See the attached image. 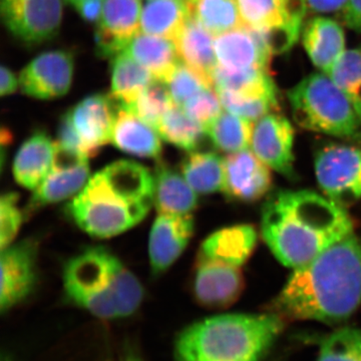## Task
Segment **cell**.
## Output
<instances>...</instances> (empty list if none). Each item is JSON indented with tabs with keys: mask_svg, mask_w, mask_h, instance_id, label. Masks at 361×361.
Instances as JSON below:
<instances>
[{
	"mask_svg": "<svg viewBox=\"0 0 361 361\" xmlns=\"http://www.w3.org/2000/svg\"><path fill=\"white\" fill-rule=\"evenodd\" d=\"M275 313H229L185 327L174 346L175 361H261L285 329Z\"/></svg>",
	"mask_w": 361,
	"mask_h": 361,
	"instance_id": "4",
	"label": "cell"
},
{
	"mask_svg": "<svg viewBox=\"0 0 361 361\" xmlns=\"http://www.w3.org/2000/svg\"><path fill=\"white\" fill-rule=\"evenodd\" d=\"M225 111L255 123L278 110L276 97L245 96L229 90H216Z\"/></svg>",
	"mask_w": 361,
	"mask_h": 361,
	"instance_id": "37",
	"label": "cell"
},
{
	"mask_svg": "<svg viewBox=\"0 0 361 361\" xmlns=\"http://www.w3.org/2000/svg\"><path fill=\"white\" fill-rule=\"evenodd\" d=\"M192 18L213 35L243 26L237 0H188Z\"/></svg>",
	"mask_w": 361,
	"mask_h": 361,
	"instance_id": "32",
	"label": "cell"
},
{
	"mask_svg": "<svg viewBox=\"0 0 361 361\" xmlns=\"http://www.w3.org/2000/svg\"><path fill=\"white\" fill-rule=\"evenodd\" d=\"M327 75L348 97L361 118V49L344 51Z\"/></svg>",
	"mask_w": 361,
	"mask_h": 361,
	"instance_id": "34",
	"label": "cell"
},
{
	"mask_svg": "<svg viewBox=\"0 0 361 361\" xmlns=\"http://www.w3.org/2000/svg\"><path fill=\"white\" fill-rule=\"evenodd\" d=\"M104 0H85L75 9L87 23H99L103 13Z\"/></svg>",
	"mask_w": 361,
	"mask_h": 361,
	"instance_id": "44",
	"label": "cell"
},
{
	"mask_svg": "<svg viewBox=\"0 0 361 361\" xmlns=\"http://www.w3.org/2000/svg\"><path fill=\"white\" fill-rule=\"evenodd\" d=\"M63 281L66 299L99 319L129 317L144 300L140 280L104 246L89 247L68 259Z\"/></svg>",
	"mask_w": 361,
	"mask_h": 361,
	"instance_id": "5",
	"label": "cell"
},
{
	"mask_svg": "<svg viewBox=\"0 0 361 361\" xmlns=\"http://www.w3.org/2000/svg\"><path fill=\"white\" fill-rule=\"evenodd\" d=\"M195 222L192 214L157 216L149 239V264L154 275L166 272L187 248L193 237Z\"/></svg>",
	"mask_w": 361,
	"mask_h": 361,
	"instance_id": "17",
	"label": "cell"
},
{
	"mask_svg": "<svg viewBox=\"0 0 361 361\" xmlns=\"http://www.w3.org/2000/svg\"><path fill=\"white\" fill-rule=\"evenodd\" d=\"M180 173L198 194H213L224 189V159L214 152H188L180 163Z\"/></svg>",
	"mask_w": 361,
	"mask_h": 361,
	"instance_id": "29",
	"label": "cell"
},
{
	"mask_svg": "<svg viewBox=\"0 0 361 361\" xmlns=\"http://www.w3.org/2000/svg\"><path fill=\"white\" fill-rule=\"evenodd\" d=\"M73 56L68 51H47L32 59L21 71L23 94L39 99L65 96L73 82Z\"/></svg>",
	"mask_w": 361,
	"mask_h": 361,
	"instance_id": "13",
	"label": "cell"
},
{
	"mask_svg": "<svg viewBox=\"0 0 361 361\" xmlns=\"http://www.w3.org/2000/svg\"><path fill=\"white\" fill-rule=\"evenodd\" d=\"M215 51L218 66L233 71L268 70L273 56L258 33L244 25L215 37Z\"/></svg>",
	"mask_w": 361,
	"mask_h": 361,
	"instance_id": "19",
	"label": "cell"
},
{
	"mask_svg": "<svg viewBox=\"0 0 361 361\" xmlns=\"http://www.w3.org/2000/svg\"><path fill=\"white\" fill-rule=\"evenodd\" d=\"M154 204V175L137 161H114L90 178L66 207L71 219L96 238H110L141 223Z\"/></svg>",
	"mask_w": 361,
	"mask_h": 361,
	"instance_id": "3",
	"label": "cell"
},
{
	"mask_svg": "<svg viewBox=\"0 0 361 361\" xmlns=\"http://www.w3.org/2000/svg\"><path fill=\"white\" fill-rule=\"evenodd\" d=\"M257 239V231L252 225L230 226L209 235L198 253L242 267L255 250Z\"/></svg>",
	"mask_w": 361,
	"mask_h": 361,
	"instance_id": "23",
	"label": "cell"
},
{
	"mask_svg": "<svg viewBox=\"0 0 361 361\" xmlns=\"http://www.w3.org/2000/svg\"><path fill=\"white\" fill-rule=\"evenodd\" d=\"M190 118L208 127L224 111L217 92L213 87L202 90L182 106Z\"/></svg>",
	"mask_w": 361,
	"mask_h": 361,
	"instance_id": "40",
	"label": "cell"
},
{
	"mask_svg": "<svg viewBox=\"0 0 361 361\" xmlns=\"http://www.w3.org/2000/svg\"><path fill=\"white\" fill-rule=\"evenodd\" d=\"M116 113L113 97L104 94L85 97L68 111L87 158L111 142Z\"/></svg>",
	"mask_w": 361,
	"mask_h": 361,
	"instance_id": "16",
	"label": "cell"
},
{
	"mask_svg": "<svg viewBox=\"0 0 361 361\" xmlns=\"http://www.w3.org/2000/svg\"><path fill=\"white\" fill-rule=\"evenodd\" d=\"M56 142L42 130L30 135L14 159L13 172L21 187L35 190L49 174L54 161Z\"/></svg>",
	"mask_w": 361,
	"mask_h": 361,
	"instance_id": "22",
	"label": "cell"
},
{
	"mask_svg": "<svg viewBox=\"0 0 361 361\" xmlns=\"http://www.w3.org/2000/svg\"><path fill=\"white\" fill-rule=\"evenodd\" d=\"M63 11V0H0L7 30L25 44H40L56 37Z\"/></svg>",
	"mask_w": 361,
	"mask_h": 361,
	"instance_id": "10",
	"label": "cell"
},
{
	"mask_svg": "<svg viewBox=\"0 0 361 361\" xmlns=\"http://www.w3.org/2000/svg\"><path fill=\"white\" fill-rule=\"evenodd\" d=\"M253 128L251 121L224 110L206 130L216 148L233 154L250 149Z\"/></svg>",
	"mask_w": 361,
	"mask_h": 361,
	"instance_id": "31",
	"label": "cell"
},
{
	"mask_svg": "<svg viewBox=\"0 0 361 361\" xmlns=\"http://www.w3.org/2000/svg\"><path fill=\"white\" fill-rule=\"evenodd\" d=\"M148 70L157 82L167 84L180 63L173 40L139 32L123 51Z\"/></svg>",
	"mask_w": 361,
	"mask_h": 361,
	"instance_id": "26",
	"label": "cell"
},
{
	"mask_svg": "<svg viewBox=\"0 0 361 361\" xmlns=\"http://www.w3.org/2000/svg\"><path fill=\"white\" fill-rule=\"evenodd\" d=\"M1 251L0 310L6 313L23 302L35 290L39 243L35 240L26 239Z\"/></svg>",
	"mask_w": 361,
	"mask_h": 361,
	"instance_id": "12",
	"label": "cell"
},
{
	"mask_svg": "<svg viewBox=\"0 0 361 361\" xmlns=\"http://www.w3.org/2000/svg\"><path fill=\"white\" fill-rule=\"evenodd\" d=\"M0 94L2 97L13 94L20 87V78L16 77L13 71L6 66H1L0 70Z\"/></svg>",
	"mask_w": 361,
	"mask_h": 361,
	"instance_id": "45",
	"label": "cell"
},
{
	"mask_svg": "<svg viewBox=\"0 0 361 361\" xmlns=\"http://www.w3.org/2000/svg\"><path fill=\"white\" fill-rule=\"evenodd\" d=\"M141 0H104L103 13L97 23V54L111 58L127 49L141 32Z\"/></svg>",
	"mask_w": 361,
	"mask_h": 361,
	"instance_id": "15",
	"label": "cell"
},
{
	"mask_svg": "<svg viewBox=\"0 0 361 361\" xmlns=\"http://www.w3.org/2000/svg\"><path fill=\"white\" fill-rule=\"evenodd\" d=\"M316 179L323 193L342 207L361 199V148L331 145L317 152Z\"/></svg>",
	"mask_w": 361,
	"mask_h": 361,
	"instance_id": "7",
	"label": "cell"
},
{
	"mask_svg": "<svg viewBox=\"0 0 361 361\" xmlns=\"http://www.w3.org/2000/svg\"><path fill=\"white\" fill-rule=\"evenodd\" d=\"M56 142L66 149L77 151L78 153H82V155H85L82 142H80V137H78L77 132H75V128H73L68 111L63 116L61 122H59L58 141Z\"/></svg>",
	"mask_w": 361,
	"mask_h": 361,
	"instance_id": "41",
	"label": "cell"
},
{
	"mask_svg": "<svg viewBox=\"0 0 361 361\" xmlns=\"http://www.w3.org/2000/svg\"><path fill=\"white\" fill-rule=\"evenodd\" d=\"M121 361H142V358L135 349L129 348L127 353L123 355L122 360Z\"/></svg>",
	"mask_w": 361,
	"mask_h": 361,
	"instance_id": "47",
	"label": "cell"
},
{
	"mask_svg": "<svg viewBox=\"0 0 361 361\" xmlns=\"http://www.w3.org/2000/svg\"><path fill=\"white\" fill-rule=\"evenodd\" d=\"M302 44L313 65L327 75L345 51L343 28L331 18H312L304 26Z\"/></svg>",
	"mask_w": 361,
	"mask_h": 361,
	"instance_id": "20",
	"label": "cell"
},
{
	"mask_svg": "<svg viewBox=\"0 0 361 361\" xmlns=\"http://www.w3.org/2000/svg\"><path fill=\"white\" fill-rule=\"evenodd\" d=\"M244 26L254 30L270 49L282 54L295 44L302 30V18H296L281 0H237Z\"/></svg>",
	"mask_w": 361,
	"mask_h": 361,
	"instance_id": "8",
	"label": "cell"
},
{
	"mask_svg": "<svg viewBox=\"0 0 361 361\" xmlns=\"http://www.w3.org/2000/svg\"><path fill=\"white\" fill-rule=\"evenodd\" d=\"M216 90H229L245 96L276 97L277 90L269 71L266 68L227 71L217 66L213 75Z\"/></svg>",
	"mask_w": 361,
	"mask_h": 361,
	"instance_id": "30",
	"label": "cell"
},
{
	"mask_svg": "<svg viewBox=\"0 0 361 361\" xmlns=\"http://www.w3.org/2000/svg\"><path fill=\"white\" fill-rule=\"evenodd\" d=\"M341 20L350 30L361 32V0H349L341 11Z\"/></svg>",
	"mask_w": 361,
	"mask_h": 361,
	"instance_id": "42",
	"label": "cell"
},
{
	"mask_svg": "<svg viewBox=\"0 0 361 361\" xmlns=\"http://www.w3.org/2000/svg\"><path fill=\"white\" fill-rule=\"evenodd\" d=\"M174 42L180 61L199 73L213 87L214 71L218 66L215 35L191 16Z\"/></svg>",
	"mask_w": 361,
	"mask_h": 361,
	"instance_id": "25",
	"label": "cell"
},
{
	"mask_svg": "<svg viewBox=\"0 0 361 361\" xmlns=\"http://www.w3.org/2000/svg\"><path fill=\"white\" fill-rule=\"evenodd\" d=\"M174 104L167 85L156 80L145 89L129 108L125 109L132 111L157 130L161 118Z\"/></svg>",
	"mask_w": 361,
	"mask_h": 361,
	"instance_id": "36",
	"label": "cell"
},
{
	"mask_svg": "<svg viewBox=\"0 0 361 361\" xmlns=\"http://www.w3.org/2000/svg\"><path fill=\"white\" fill-rule=\"evenodd\" d=\"M355 226L343 207L310 190L271 195L261 214V234L280 263L291 269L307 264Z\"/></svg>",
	"mask_w": 361,
	"mask_h": 361,
	"instance_id": "2",
	"label": "cell"
},
{
	"mask_svg": "<svg viewBox=\"0 0 361 361\" xmlns=\"http://www.w3.org/2000/svg\"><path fill=\"white\" fill-rule=\"evenodd\" d=\"M349 0H305L306 7L311 13H329L343 11Z\"/></svg>",
	"mask_w": 361,
	"mask_h": 361,
	"instance_id": "43",
	"label": "cell"
},
{
	"mask_svg": "<svg viewBox=\"0 0 361 361\" xmlns=\"http://www.w3.org/2000/svg\"><path fill=\"white\" fill-rule=\"evenodd\" d=\"M294 121L303 129L361 141V118L329 75L311 73L288 92Z\"/></svg>",
	"mask_w": 361,
	"mask_h": 361,
	"instance_id": "6",
	"label": "cell"
},
{
	"mask_svg": "<svg viewBox=\"0 0 361 361\" xmlns=\"http://www.w3.org/2000/svg\"><path fill=\"white\" fill-rule=\"evenodd\" d=\"M245 287L241 267L198 253L194 263L192 293L208 310H225L241 296Z\"/></svg>",
	"mask_w": 361,
	"mask_h": 361,
	"instance_id": "11",
	"label": "cell"
},
{
	"mask_svg": "<svg viewBox=\"0 0 361 361\" xmlns=\"http://www.w3.org/2000/svg\"><path fill=\"white\" fill-rule=\"evenodd\" d=\"M287 7L289 11L294 16L299 18H304L307 7H306L305 0H281Z\"/></svg>",
	"mask_w": 361,
	"mask_h": 361,
	"instance_id": "46",
	"label": "cell"
},
{
	"mask_svg": "<svg viewBox=\"0 0 361 361\" xmlns=\"http://www.w3.org/2000/svg\"><path fill=\"white\" fill-rule=\"evenodd\" d=\"M20 197L14 192H7L0 199V248L1 250L13 244L25 220V211L21 210Z\"/></svg>",
	"mask_w": 361,
	"mask_h": 361,
	"instance_id": "39",
	"label": "cell"
},
{
	"mask_svg": "<svg viewBox=\"0 0 361 361\" xmlns=\"http://www.w3.org/2000/svg\"><path fill=\"white\" fill-rule=\"evenodd\" d=\"M158 130L137 115L121 106L116 113L111 142L130 155L140 158H158L161 153Z\"/></svg>",
	"mask_w": 361,
	"mask_h": 361,
	"instance_id": "21",
	"label": "cell"
},
{
	"mask_svg": "<svg viewBox=\"0 0 361 361\" xmlns=\"http://www.w3.org/2000/svg\"><path fill=\"white\" fill-rule=\"evenodd\" d=\"M89 180V158L56 142L51 170L28 202L26 217L44 207L77 196Z\"/></svg>",
	"mask_w": 361,
	"mask_h": 361,
	"instance_id": "9",
	"label": "cell"
},
{
	"mask_svg": "<svg viewBox=\"0 0 361 361\" xmlns=\"http://www.w3.org/2000/svg\"><path fill=\"white\" fill-rule=\"evenodd\" d=\"M68 1L70 2L71 6L77 7L78 4H82V2L85 1V0H68Z\"/></svg>",
	"mask_w": 361,
	"mask_h": 361,
	"instance_id": "48",
	"label": "cell"
},
{
	"mask_svg": "<svg viewBox=\"0 0 361 361\" xmlns=\"http://www.w3.org/2000/svg\"><path fill=\"white\" fill-rule=\"evenodd\" d=\"M223 192L233 200L254 202L263 198L272 186L271 169L251 149L228 154L224 158Z\"/></svg>",
	"mask_w": 361,
	"mask_h": 361,
	"instance_id": "18",
	"label": "cell"
},
{
	"mask_svg": "<svg viewBox=\"0 0 361 361\" xmlns=\"http://www.w3.org/2000/svg\"><path fill=\"white\" fill-rule=\"evenodd\" d=\"M190 18L188 0H148L142 9L141 32L175 42Z\"/></svg>",
	"mask_w": 361,
	"mask_h": 361,
	"instance_id": "27",
	"label": "cell"
},
{
	"mask_svg": "<svg viewBox=\"0 0 361 361\" xmlns=\"http://www.w3.org/2000/svg\"><path fill=\"white\" fill-rule=\"evenodd\" d=\"M294 129L288 118L270 113L254 123L250 149L266 165L289 179L294 171Z\"/></svg>",
	"mask_w": 361,
	"mask_h": 361,
	"instance_id": "14",
	"label": "cell"
},
{
	"mask_svg": "<svg viewBox=\"0 0 361 361\" xmlns=\"http://www.w3.org/2000/svg\"><path fill=\"white\" fill-rule=\"evenodd\" d=\"M154 82L156 80L151 73L129 54L123 51L114 56L110 96L123 108H129Z\"/></svg>",
	"mask_w": 361,
	"mask_h": 361,
	"instance_id": "28",
	"label": "cell"
},
{
	"mask_svg": "<svg viewBox=\"0 0 361 361\" xmlns=\"http://www.w3.org/2000/svg\"><path fill=\"white\" fill-rule=\"evenodd\" d=\"M166 85L172 96L173 101L180 106L189 101L191 97L198 94L202 90L211 87L199 73L192 70L190 66L185 65L182 61Z\"/></svg>",
	"mask_w": 361,
	"mask_h": 361,
	"instance_id": "38",
	"label": "cell"
},
{
	"mask_svg": "<svg viewBox=\"0 0 361 361\" xmlns=\"http://www.w3.org/2000/svg\"><path fill=\"white\" fill-rule=\"evenodd\" d=\"M361 305V238L355 232L293 269L266 307L285 322L341 324Z\"/></svg>",
	"mask_w": 361,
	"mask_h": 361,
	"instance_id": "1",
	"label": "cell"
},
{
	"mask_svg": "<svg viewBox=\"0 0 361 361\" xmlns=\"http://www.w3.org/2000/svg\"><path fill=\"white\" fill-rule=\"evenodd\" d=\"M161 139L185 151H195L207 135L206 128L174 104L157 127Z\"/></svg>",
	"mask_w": 361,
	"mask_h": 361,
	"instance_id": "33",
	"label": "cell"
},
{
	"mask_svg": "<svg viewBox=\"0 0 361 361\" xmlns=\"http://www.w3.org/2000/svg\"><path fill=\"white\" fill-rule=\"evenodd\" d=\"M317 361H361V327H342L323 337Z\"/></svg>",
	"mask_w": 361,
	"mask_h": 361,
	"instance_id": "35",
	"label": "cell"
},
{
	"mask_svg": "<svg viewBox=\"0 0 361 361\" xmlns=\"http://www.w3.org/2000/svg\"><path fill=\"white\" fill-rule=\"evenodd\" d=\"M1 361H13V360L11 357V355L2 353Z\"/></svg>",
	"mask_w": 361,
	"mask_h": 361,
	"instance_id": "49",
	"label": "cell"
},
{
	"mask_svg": "<svg viewBox=\"0 0 361 361\" xmlns=\"http://www.w3.org/2000/svg\"><path fill=\"white\" fill-rule=\"evenodd\" d=\"M182 173L159 161L154 173V205L159 214L189 215L198 205V196Z\"/></svg>",
	"mask_w": 361,
	"mask_h": 361,
	"instance_id": "24",
	"label": "cell"
}]
</instances>
